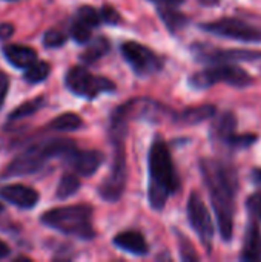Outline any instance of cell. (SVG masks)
I'll return each mask as SVG.
<instances>
[{
  "label": "cell",
  "mask_w": 261,
  "mask_h": 262,
  "mask_svg": "<svg viewBox=\"0 0 261 262\" xmlns=\"http://www.w3.org/2000/svg\"><path fill=\"white\" fill-rule=\"evenodd\" d=\"M198 169L208 189L215 213L218 233L225 243H231L235 227L237 193L240 187L237 167L220 158H200Z\"/></svg>",
  "instance_id": "1"
},
{
  "label": "cell",
  "mask_w": 261,
  "mask_h": 262,
  "mask_svg": "<svg viewBox=\"0 0 261 262\" xmlns=\"http://www.w3.org/2000/svg\"><path fill=\"white\" fill-rule=\"evenodd\" d=\"M148 164H149V184H148L149 206L155 212H162L166 207L168 200L178 192L180 178L169 146L160 135H155L152 140L148 155Z\"/></svg>",
  "instance_id": "2"
},
{
  "label": "cell",
  "mask_w": 261,
  "mask_h": 262,
  "mask_svg": "<svg viewBox=\"0 0 261 262\" xmlns=\"http://www.w3.org/2000/svg\"><path fill=\"white\" fill-rule=\"evenodd\" d=\"M40 221L63 235L89 241L95 238V230L92 227V207L88 204L63 206L46 210Z\"/></svg>",
  "instance_id": "3"
},
{
  "label": "cell",
  "mask_w": 261,
  "mask_h": 262,
  "mask_svg": "<svg viewBox=\"0 0 261 262\" xmlns=\"http://www.w3.org/2000/svg\"><path fill=\"white\" fill-rule=\"evenodd\" d=\"M220 83L237 89H246L254 84V77L235 63H215L206 64L205 69L194 72L188 80L189 88L194 91H206Z\"/></svg>",
  "instance_id": "4"
},
{
  "label": "cell",
  "mask_w": 261,
  "mask_h": 262,
  "mask_svg": "<svg viewBox=\"0 0 261 262\" xmlns=\"http://www.w3.org/2000/svg\"><path fill=\"white\" fill-rule=\"evenodd\" d=\"M114 158L108 177L98 186V195L108 203H117L126 189L128 183V164H126V149H125V135H111L109 137Z\"/></svg>",
  "instance_id": "5"
},
{
  "label": "cell",
  "mask_w": 261,
  "mask_h": 262,
  "mask_svg": "<svg viewBox=\"0 0 261 262\" xmlns=\"http://www.w3.org/2000/svg\"><path fill=\"white\" fill-rule=\"evenodd\" d=\"M198 28L215 37L237 40L243 43H261V28L243 18L222 17L218 20L200 23Z\"/></svg>",
  "instance_id": "6"
},
{
  "label": "cell",
  "mask_w": 261,
  "mask_h": 262,
  "mask_svg": "<svg viewBox=\"0 0 261 262\" xmlns=\"http://www.w3.org/2000/svg\"><path fill=\"white\" fill-rule=\"evenodd\" d=\"M66 88L77 97L94 100L100 94H111L115 91V84L106 77L94 75L83 66H72L65 77Z\"/></svg>",
  "instance_id": "7"
},
{
  "label": "cell",
  "mask_w": 261,
  "mask_h": 262,
  "mask_svg": "<svg viewBox=\"0 0 261 262\" xmlns=\"http://www.w3.org/2000/svg\"><path fill=\"white\" fill-rule=\"evenodd\" d=\"M191 52L198 63H249L261 60V51L245 48H218L211 43L197 41L191 46Z\"/></svg>",
  "instance_id": "8"
},
{
  "label": "cell",
  "mask_w": 261,
  "mask_h": 262,
  "mask_svg": "<svg viewBox=\"0 0 261 262\" xmlns=\"http://www.w3.org/2000/svg\"><path fill=\"white\" fill-rule=\"evenodd\" d=\"M186 213H188V221L192 230L195 232V235L198 236L202 246L206 249L208 253H211L215 227H214L212 216L198 192H191L188 206H186Z\"/></svg>",
  "instance_id": "9"
},
{
  "label": "cell",
  "mask_w": 261,
  "mask_h": 262,
  "mask_svg": "<svg viewBox=\"0 0 261 262\" xmlns=\"http://www.w3.org/2000/svg\"><path fill=\"white\" fill-rule=\"evenodd\" d=\"M122 55L138 77H149L163 69V60L148 46L138 41H125Z\"/></svg>",
  "instance_id": "10"
},
{
  "label": "cell",
  "mask_w": 261,
  "mask_h": 262,
  "mask_svg": "<svg viewBox=\"0 0 261 262\" xmlns=\"http://www.w3.org/2000/svg\"><path fill=\"white\" fill-rule=\"evenodd\" d=\"M48 155L42 146V143H35L29 146L25 152L17 155L3 170L2 178H14V177H28L38 173L46 163Z\"/></svg>",
  "instance_id": "11"
},
{
  "label": "cell",
  "mask_w": 261,
  "mask_h": 262,
  "mask_svg": "<svg viewBox=\"0 0 261 262\" xmlns=\"http://www.w3.org/2000/svg\"><path fill=\"white\" fill-rule=\"evenodd\" d=\"M100 23L98 11L92 6L83 5L77 9L71 23V35L77 43H88L92 35V29Z\"/></svg>",
  "instance_id": "12"
},
{
  "label": "cell",
  "mask_w": 261,
  "mask_h": 262,
  "mask_svg": "<svg viewBox=\"0 0 261 262\" xmlns=\"http://www.w3.org/2000/svg\"><path fill=\"white\" fill-rule=\"evenodd\" d=\"M68 166L80 177H92L105 161L102 152L97 150H78L75 149L66 160Z\"/></svg>",
  "instance_id": "13"
},
{
  "label": "cell",
  "mask_w": 261,
  "mask_h": 262,
  "mask_svg": "<svg viewBox=\"0 0 261 262\" xmlns=\"http://www.w3.org/2000/svg\"><path fill=\"white\" fill-rule=\"evenodd\" d=\"M0 198L18 209L29 210L37 206L40 195L32 187L23 184H6L0 187Z\"/></svg>",
  "instance_id": "14"
},
{
  "label": "cell",
  "mask_w": 261,
  "mask_h": 262,
  "mask_svg": "<svg viewBox=\"0 0 261 262\" xmlns=\"http://www.w3.org/2000/svg\"><path fill=\"white\" fill-rule=\"evenodd\" d=\"M240 261L254 262L261 261V230L260 223L254 218H249L245 239L240 252Z\"/></svg>",
  "instance_id": "15"
},
{
  "label": "cell",
  "mask_w": 261,
  "mask_h": 262,
  "mask_svg": "<svg viewBox=\"0 0 261 262\" xmlns=\"http://www.w3.org/2000/svg\"><path fill=\"white\" fill-rule=\"evenodd\" d=\"M237 124L238 120L234 112L225 111L222 114L214 115V121L209 129V138L214 144L222 146L231 135L237 132Z\"/></svg>",
  "instance_id": "16"
},
{
  "label": "cell",
  "mask_w": 261,
  "mask_h": 262,
  "mask_svg": "<svg viewBox=\"0 0 261 262\" xmlns=\"http://www.w3.org/2000/svg\"><path fill=\"white\" fill-rule=\"evenodd\" d=\"M217 114V106L211 104V103H205L200 106H191L183 109L182 112H174L172 114V120L177 124L182 126H195L200 124L203 121H208L211 118H214V115Z\"/></svg>",
  "instance_id": "17"
},
{
  "label": "cell",
  "mask_w": 261,
  "mask_h": 262,
  "mask_svg": "<svg viewBox=\"0 0 261 262\" xmlns=\"http://www.w3.org/2000/svg\"><path fill=\"white\" fill-rule=\"evenodd\" d=\"M114 246H117L120 250L128 252L135 256H146L149 253V246H148L145 236L135 230H126V232L115 235Z\"/></svg>",
  "instance_id": "18"
},
{
  "label": "cell",
  "mask_w": 261,
  "mask_h": 262,
  "mask_svg": "<svg viewBox=\"0 0 261 262\" xmlns=\"http://www.w3.org/2000/svg\"><path fill=\"white\" fill-rule=\"evenodd\" d=\"M2 52L3 57L8 60V63H11L18 69H25L37 60L35 51L25 45H5Z\"/></svg>",
  "instance_id": "19"
},
{
  "label": "cell",
  "mask_w": 261,
  "mask_h": 262,
  "mask_svg": "<svg viewBox=\"0 0 261 262\" xmlns=\"http://www.w3.org/2000/svg\"><path fill=\"white\" fill-rule=\"evenodd\" d=\"M157 12L165 26L174 34L185 29L189 25V17L183 14L177 6H157Z\"/></svg>",
  "instance_id": "20"
},
{
  "label": "cell",
  "mask_w": 261,
  "mask_h": 262,
  "mask_svg": "<svg viewBox=\"0 0 261 262\" xmlns=\"http://www.w3.org/2000/svg\"><path fill=\"white\" fill-rule=\"evenodd\" d=\"M111 49V45L106 37H97L92 41H89L88 48L80 54V60L85 64H92L97 60L103 58Z\"/></svg>",
  "instance_id": "21"
},
{
  "label": "cell",
  "mask_w": 261,
  "mask_h": 262,
  "mask_svg": "<svg viewBox=\"0 0 261 262\" xmlns=\"http://www.w3.org/2000/svg\"><path fill=\"white\" fill-rule=\"evenodd\" d=\"M82 126H83V120L80 118V115L74 112H66L54 118L48 124V129L58 130V132H72V130H78Z\"/></svg>",
  "instance_id": "22"
},
{
  "label": "cell",
  "mask_w": 261,
  "mask_h": 262,
  "mask_svg": "<svg viewBox=\"0 0 261 262\" xmlns=\"http://www.w3.org/2000/svg\"><path fill=\"white\" fill-rule=\"evenodd\" d=\"M258 141V135L257 134H234L231 135L223 144L222 147L226 149L231 154L240 152V150H246L249 147H252L255 143Z\"/></svg>",
  "instance_id": "23"
},
{
  "label": "cell",
  "mask_w": 261,
  "mask_h": 262,
  "mask_svg": "<svg viewBox=\"0 0 261 262\" xmlns=\"http://www.w3.org/2000/svg\"><path fill=\"white\" fill-rule=\"evenodd\" d=\"M80 189V178L77 173H65L58 184H57V190H55V196L62 201L71 198L72 195H75Z\"/></svg>",
  "instance_id": "24"
},
{
  "label": "cell",
  "mask_w": 261,
  "mask_h": 262,
  "mask_svg": "<svg viewBox=\"0 0 261 262\" xmlns=\"http://www.w3.org/2000/svg\"><path fill=\"white\" fill-rule=\"evenodd\" d=\"M25 74H23V78L31 83V84H37V83H42L48 78L49 72H51V66L49 63L46 61H42V60H35L34 63H31L28 68H25Z\"/></svg>",
  "instance_id": "25"
},
{
  "label": "cell",
  "mask_w": 261,
  "mask_h": 262,
  "mask_svg": "<svg viewBox=\"0 0 261 262\" xmlns=\"http://www.w3.org/2000/svg\"><path fill=\"white\" fill-rule=\"evenodd\" d=\"M45 106V98L43 97H37V98H32V100H28L25 103H22L18 107H15L8 120L9 121H18V120H23L26 117H31L32 114H35L37 111H40L42 107Z\"/></svg>",
  "instance_id": "26"
},
{
  "label": "cell",
  "mask_w": 261,
  "mask_h": 262,
  "mask_svg": "<svg viewBox=\"0 0 261 262\" xmlns=\"http://www.w3.org/2000/svg\"><path fill=\"white\" fill-rule=\"evenodd\" d=\"M177 235V241H178V249H180V258L183 261H198V255L194 250L192 243L188 239V236H185L182 232L175 230Z\"/></svg>",
  "instance_id": "27"
},
{
  "label": "cell",
  "mask_w": 261,
  "mask_h": 262,
  "mask_svg": "<svg viewBox=\"0 0 261 262\" xmlns=\"http://www.w3.org/2000/svg\"><path fill=\"white\" fill-rule=\"evenodd\" d=\"M246 209L249 212V216L257 220L261 224V189L254 192L246 200Z\"/></svg>",
  "instance_id": "28"
},
{
  "label": "cell",
  "mask_w": 261,
  "mask_h": 262,
  "mask_svg": "<svg viewBox=\"0 0 261 262\" xmlns=\"http://www.w3.org/2000/svg\"><path fill=\"white\" fill-rule=\"evenodd\" d=\"M66 35L62 32V31H57V29H49L45 32L43 35V45L46 48H60L66 43Z\"/></svg>",
  "instance_id": "29"
},
{
  "label": "cell",
  "mask_w": 261,
  "mask_h": 262,
  "mask_svg": "<svg viewBox=\"0 0 261 262\" xmlns=\"http://www.w3.org/2000/svg\"><path fill=\"white\" fill-rule=\"evenodd\" d=\"M98 15H100V21H105L108 25H118L122 21V17L117 12V9L112 8V6H109V5H105L98 11Z\"/></svg>",
  "instance_id": "30"
},
{
  "label": "cell",
  "mask_w": 261,
  "mask_h": 262,
  "mask_svg": "<svg viewBox=\"0 0 261 262\" xmlns=\"http://www.w3.org/2000/svg\"><path fill=\"white\" fill-rule=\"evenodd\" d=\"M8 89H9V78L5 72H0V109L8 95Z\"/></svg>",
  "instance_id": "31"
},
{
  "label": "cell",
  "mask_w": 261,
  "mask_h": 262,
  "mask_svg": "<svg viewBox=\"0 0 261 262\" xmlns=\"http://www.w3.org/2000/svg\"><path fill=\"white\" fill-rule=\"evenodd\" d=\"M14 34V26L11 23H2L0 25V40H8Z\"/></svg>",
  "instance_id": "32"
},
{
  "label": "cell",
  "mask_w": 261,
  "mask_h": 262,
  "mask_svg": "<svg viewBox=\"0 0 261 262\" xmlns=\"http://www.w3.org/2000/svg\"><path fill=\"white\" fill-rule=\"evenodd\" d=\"M154 2L157 6H180L182 3H185V0H151Z\"/></svg>",
  "instance_id": "33"
},
{
  "label": "cell",
  "mask_w": 261,
  "mask_h": 262,
  "mask_svg": "<svg viewBox=\"0 0 261 262\" xmlns=\"http://www.w3.org/2000/svg\"><path fill=\"white\" fill-rule=\"evenodd\" d=\"M9 255H11V247H9L5 241L0 239V259H5V258H8Z\"/></svg>",
  "instance_id": "34"
},
{
  "label": "cell",
  "mask_w": 261,
  "mask_h": 262,
  "mask_svg": "<svg viewBox=\"0 0 261 262\" xmlns=\"http://www.w3.org/2000/svg\"><path fill=\"white\" fill-rule=\"evenodd\" d=\"M251 175H252V181H254L257 186H261V167H255V169H252Z\"/></svg>",
  "instance_id": "35"
},
{
  "label": "cell",
  "mask_w": 261,
  "mask_h": 262,
  "mask_svg": "<svg viewBox=\"0 0 261 262\" xmlns=\"http://www.w3.org/2000/svg\"><path fill=\"white\" fill-rule=\"evenodd\" d=\"M198 3L206 8H214V6H218L222 3V0H198Z\"/></svg>",
  "instance_id": "36"
},
{
  "label": "cell",
  "mask_w": 261,
  "mask_h": 262,
  "mask_svg": "<svg viewBox=\"0 0 261 262\" xmlns=\"http://www.w3.org/2000/svg\"><path fill=\"white\" fill-rule=\"evenodd\" d=\"M6 2H20V0H6Z\"/></svg>",
  "instance_id": "37"
},
{
  "label": "cell",
  "mask_w": 261,
  "mask_h": 262,
  "mask_svg": "<svg viewBox=\"0 0 261 262\" xmlns=\"http://www.w3.org/2000/svg\"><path fill=\"white\" fill-rule=\"evenodd\" d=\"M2 210H3V206H2V204H0V212H2Z\"/></svg>",
  "instance_id": "38"
}]
</instances>
